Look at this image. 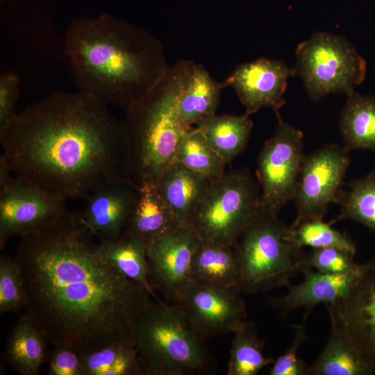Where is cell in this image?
I'll use <instances>...</instances> for the list:
<instances>
[{
    "label": "cell",
    "mask_w": 375,
    "mask_h": 375,
    "mask_svg": "<svg viewBox=\"0 0 375 375\" xmlns=\"http://www.w3.org/2000/svg\"><path fill=\"white\" fill-rule=\"evenodd\" d=\"M210 181L174 162L165 170L156 186L176 223L188 225Z\"/></svg>",
    "instance_id": "cell-19"
},
{
    "label": "cell",
    "mask_w": 375,
    "mask_h": 375,
    "mask_svg": "<svg viewBox=\"0 0 375 375\" xmlns=\"http://www.w3.org/2000/svg\"><path fill=\"white\" fill-rule=\"evenodd\" d=\"M260 188L247 168L210 180L189 226L199 241L233 246L260 208Z\"/></svg>",
    "instance_id": "cell-7"
},
{
    "label": "cell",
    "mask_w": 375,
    "mask_h": 375,
    "mask_svg": "<svg viewBox=\"0 0 375 375\" xmlns=\"http://www.w3.org/2000/svg\"><path fill=\"white\" fill-rule=\"evenodd\" d=\"M295 75L302 79L309 97L317 101L324 95H347L365 79L367 65L345 38L316 32L296 49Z\"/></svg>",
    "instance_id": "cell-8"
},
{
    "label": "cell",
    "mask_w": 375,
    "mask_h": 375,
    "mask_svg": "<svg viewBox=\"0 0 375 375\" xmlns=\"http://www.w3.org/2000/svg\"><path fill=\"white\" fill-rule=\"evenodd\" d=\"M138 192V188L133 183L113 182L86 197L81 217L99 242L114 240L123 235Z\"/></svg>",
    "instance_id": "cell-17"
},
{
    "label": "cell",
    "mask_w": 375,
    "mask_h": 375,
    "mask_svg": "<svg viewBox=\"0 0 375 375\" xmlns=\"http://www.w3.org/2000/svg\"><path fill=\"white\" fill-rule=\"evenodd\" d=\"M199 242L189 225L176 224L148 244L149 280L167 301L176 303L193 281L192 262Z\"/></svg>",
    "instance_id": "cell-14"
},
{
    "label": "cell",
    "mask_w": 375,
    "mask_h": 375,
    "mask_svg": "<svg viewBox=\"0 0 375 375\" xmlns=\"http://www.w3.org/2000/svg\"><path fill=\"white\" fill-rule=\"evenodd\" d=\"M19 76L12 72L0 76V128L16 115L15 105L19 94Z\"/></svg>",
    "instance_id": "cell-36"
},
{
    "label": "cell",
    "mask_w": 375,
    "mask_h": 375,
    "mask_svg": "<svg viewBox=\"0 0 375 375\" xmlns=\"http://www.w3.org/2000/svg\"><path fill=\"white\" fill-rule=\"evenodd\" d=\"M165 78L173 94L176 116L185 130L215 115L223 88L202 65L181 60L169 66Z\"/></svg>",
    "instance_id": "cell-15"
},
{
    "label": "cell",
    "mask_w": 375,
    "mask_h": 375,
    "mask_svg": "<svg viewBox=\"0 0 375 375\" xmlns=\"http://www.w3.org/2000/svg\"><path fill=\"white\" fill-rule=\"evenodd\" d=\"M108 106L81 90L53 92L0 128L1 156L14 176L66 200L133 183L124 122Z\"/></svg>",
    "instance_id": "cell-2"
},
{
    "label": "cell",
    "mask_w": 375,
    "mask_h": 375,
    "mask_svg": "<svg viewBox=\"0 0 375 375\" xmlns=\"http://www.w3.org/2000/svg\"><path fill=\"white\" fill-rule=\"evenodd\" d=\"M307 375H372L348 337L331 323L328 341L317 359L308 366Z\"/></svg>",
    "instance_id": "cell-25"
},
{
    "label": "cell",
    "mask_w": 375,
    "mask_h": 375,
    "mask_svg": "<svg viewBox=\"0 0 375 375\" xmlns=\"http://www.w3.org/2000/svg\"><path fill=\"white\" fill-rule=\"evenodd\" d=\"M47 340L25 315L11 330L5 350L10 367L22 375H37L44 362Z\"/></svg>",
    "instance_id": "cell-22"
},
{
    "label": "cell",
    "mask_w": 375,
    "mask_h": 375,
    "mask_svg": "<svg viewBox=\"0 0 375 375\" xmlns=\"http://www.w3.org/2000/svg\"><path fill=\"white\" fill-rule=\"evenodd\" d=\"M265 341L258 334L253 322L244 321L233 333L228 375H256L274 361L263 353Z\"/></svg>",
    "instance_id": "cell-28"
},
{
    "label": "cell",
    "mask_w": 375,
    "mask_h": 375,
    "mask_svg": "<svg viewBox=\"0 0 375 375\" xmlns=\"http://www.w3.org/2000/svg\"><path fill=\"white\" fill-rule=\"evenodd\" d=\"M325 306L331 323L348 337L375 375V258L362 263L345 295Z\"/></svg>",
    "instance_id": "cell-12"
},
{
    "label": "cell",
    "mask_w": 375,
    "mask_h": 375,
    "mask_svg": "<svg viewBox=\"0 0 375 375\" xmlns=\"http://www.w3.org/2000/svg\"><path fill=\"white\" fill-rule=\"evenodd\" d=\"M356 253L334 247L315 248L306 253L303 267L315 268L326 274H340L355 269L359 263L354 260Z\"/></svg>",
    "instance_id": "cell-33"
},
{
    "label": "cell",
    "mask_w": 375,
    "mask_h": 375,
    "mask_svg": "<svg viewBox=\"0 0 375 375\" xmlns=\"http://www.w3.org/2000/svg\"><path fill=\"white\" fill-rule=\"evenodd\" d=\"M362 268L360 264L355 269L340 274H326L303 267L301 272L304 280L299 285L289 284L284 295L268 299L270 306L285 318L298 308L309 312L320 303H331L342 297L351 288Z\"/></svg>",
    "instance_id": "cell-18"
},
{
    "label": "cell",
    "mask_w": 375,
    "mask_h": 375,
    "mask_svg": "<svg viewBox=\"0 0 375 375\" xmlns=\"http://www.w3.org/2000/svg\"><path fill=\"white\" fill-rule=\"evenodd\" d=\"M64 49L79 90L124 112L151 92L169 67L157 38L108 14L74 19Z\"/></svg>",
    "instance_id": "cell-3"
},
{
    "label": "cell",
    "mask_w": 375,
    "mask_h": 375,
    "mask_svg": "<svg viewBox=\"0 0 375 375\" xmlns=\"http://www.w3.org/2000/svg\"><path fill=\"white\" fill-rule=\"evenodd\" d=\"M210 147L227 165L245 148L253 128L250 115H214L195 125Z\"/></svg>",
    "instance_id": "cell-21"
},
{
    "label": "cell",
    "mask_w": 375,
    "mask_h": 375,
    "mask_svg": "<svg viewBox=\"0 0 375 375\" xmlns=\"http://www.w3.org/2000/svg\"><path fill=\"white\" fill-rule=\"evenodd\" d=\"M24 311L48 342L79 353L118 341L134 342L135 322L156 298L103 256L80 212L66 210L22 237Z\"/></svg>",
    "instance_id": "cell-1"
},
{
    "label": "cell",
    "mask_w": 375,
    "mask_h": 375,
    "mask_svg": "<svg viewBox=\"0 0 375 375\" xmlns=\"http://www.w3.org/2000/svg\"><path fill=\"white\" fill-rule=\"evenodd\" d=\"M239 267L237 288L251 294L288 286L303 268L305 253L290 226L260 207L233 245Z\"/></svg>",
    "instance_id": "cell-6"
},
{
    "label": "cell",
    "mask_w": 375,
    "mask_h": 375,
    "mask_svg": "<svg viewBox=\"0 0 375 375\" xmlns=\"http://www.w3.org/2000/svg\"><path fill=\"white\" fill-rule=\"evenodd\" d=\"M175 162L210 180L221 176L226 172V164L196 127L188 130L182 137Z\"/></svg>",
    "instance_id": "cell-30"
},
{
    "label": "cell",
    "mask_w": 375,
    "mask_h": 375,
    "mask_svg": "<svg viewBox=\"0 0 375 375\" xmlns=\"http://www.w3.org/2000/svg\"><path fill=\"white\" fill-rule=\"evenodd\" d=\"M142 375H198L214 371L213 362L179 306L153 300L133 332Z\"/></svg>",
    "instance_id": "cell-4"
},
{
    "label": "cell",
    "mask_w": 375,
    "mask_h": 375,
    "mask_svg": "<svg viewBox=\"0 0 375 375\" xmlns=\"http://www.w3.org/2000/svg\"><path fill=\"white\" fill-rule=\"evenodd\" d=\"M79 354L83 375H142L131 341L112 342Z\"/></svg>",
    "instance_id": "cell-26"
},
{
    "label": "cell",
    "mask_w": 375,
    "mask_h": 375,
    "mask_svg": "<svg viewBox=\"0 0 375 375\" xmlns=\"http://www.w3.org/2000/svg\"><path fill=\"white\" fill-rule=\"evenodd\" d=\"M276 115V131L259 154L256 175L260 207L278 215L293 199L306 155L303 133L285 123L279 112Z\"/></svg>",
    "instance_id": "cell-9"
},
{
    "label": "cell",
    "mask_w": 375,
    "mask_h": 375,
    "mask_svg": "<svg viewBox=\"0 0 375 375\" xmlns=\"http://www.w3.org/2000/svg\"><path fill=\"white\" fill-rule=\"evenodd\" d=\"M193 280L236 287L239 267L233 246L200 241L192 262Z\"/></svg>",
    "instance_id": "cell-24"
},
{
    "label": "cell",
    "mask_w": 375,
    "mask_h": 375,
    "mask_svg": "<svg viewBox=\"0 0 375 375\" xmlns=\"http://www.w3.org/2000/svg\"><path fill=\"white\" fill-rule=\"evenodd\" d=\"M99 244L103 256L122 275L158 298L149 280L147 244L124 234Z\"/></svg>",
    "instance_id": "cell-27"
},
{
    "label": "cell",
    "mask_w": 375,
    "mask_h": 375,
    "mask_svg": "<svg viewBox=\"0 0 375 375\" xmlns=\"http://www.w3.org/2000/svg\"><path fill=\"white\" fill-rule=\"evenodd\" d=\"M241 294L236 287L193 280L176 303L205 340L233 333L246 320V304Z\"/></svg>",
    "instance_id": "cell-11"
},
{
    "label": "cell",
    "mask_w": 375,
    "mask_h": 375,
    "mask_svg": "<svg viewBox=\"0 0 375 375\" xmlns=\"http://www.w3.org/2000/svg\"><path fill=\"white\" fill-rule=\"evenodd\" d=\"M292 76H295L294 68L281 60L262 58L238 65L222 85L235 90L245 113L251 115L267 107L276 114L285 103L283 94Z\"/></svg>",
    "instance_id": "cell-16"
},
{
    "label": "cell",
    "mask_w": 375,
    "mask_h": 375,
    "mask_svg": "<svg viewBox=\"0 0 375 375\" xmlns=\"http://www.w3.org/2000/svg\"><path fill=\"white\" fill-rule=\"evenodd\" d=\"M25 294L20 267L15 258H0V313L20 312L24 309Z\"/></svg>",
    "instance_id": "cell-32"
},
{
    "label": "cell",
    "mask_w": 375,
    "mask_h": 375,
    "mask_svg": "<svg viewBox=\"0 0 375 375\" xmlns=\"http://www.w3.org/2000/svg\"><path fill=\"white\" fill-rule=\"evenodd\" d=\"M331 224L319 219L304 222L294 228H290L292 236L301 248L334 247L356 253V247L353 240L347 233L333 228Z\"/></svg>",
    "instance_id": "cell-31"
},
{
    "label": "cell",
    "mask_w": 375,
    "mask_h": 375,
    "mask_svg": "<svg viewBox=\"0 0 375 375\" xmlns=\"http://www.w3.org/2000/svg\"><path fill=\"white\" fill-rule=\"evenodd\" d=\"M339 202L340 210L331 223L349 219L375 232V167L365 176L352 180Z\"/></svg>",
    "instance_id": "cell-29"
},
{
    "label": "cell",
    "mask_w": 375,
    "mask_h": 375,
    "mask_svg": "<svg viewBox=\"0 0 375 375\" xmlns=\"http://www.w3.org/2000/svg\"><path fill=\"white\" fill-rule=\"evenodd\" d=\"M124 113L130 178L138 188L156 185L175 162L178 146L188 131L176 116L165 76Z\"/></svg>",
    "instance_id": "cell-5"
},
{
    "label": "cell",
    "mask_w": 375,
    "mask_h": 375,
    "mask_svg": "<svg viewBox=\"0 0 375 375\" xmlns=\"http://www.w3.org/2000/svg\"><path fill=\"white\" fill-rule=\"evenodd\" d=\"M351 161L349 152L335 144L305 156L292 199L297 214L291 228L304 222L323 220L330 205L339 203Z\"/></svg>",
    "instance_id": "cell-10"
},
{
    "label": "cell",
    "mask_w": 375,
    "mask_h": 375,
    "mask_svg": "<svg viewBox=\"0 0 375 375\" xmlns=\"http://www.w3.org/2000/svg\"><path fill=\"white\" fill-rule=\"evenodd\" d=\"M14 175L3 156H0V189L7 185Z\"/></svg>",
    "instance_id": "cell-37"
},
{
    "label": "cell",
    "mask_w": 375,
    "mask_h": 375,
    "mask_svg": "<svg viewBox=\"0 0 375 375\" xmlns=\"http://www.w3.org/2000/svg\"><path fill=\"white\" fill-rule=\"evenodd\" d=\"M49 362V375H83L79 352L70 345L53 344Z\"/></svg>",
    "instance_id": "cell-35"
},
{
    "label": "cell",
    "mask_w": 375,
    "mask_h": 375,
    "mask_svg": "<svg viewBox=\"0 0 375 375\" xmlns=\"http://www.w3.org/2000/svg\"><path fill=\"white\" fill-rule=\"evenodd\" d=\"M342 148L375 153V97L353 91L347 95L340 119Z\"/></svg>",
    "instance_id": "cell-23"
},
{
    "label": "cell",
    "mask_w": 375,
    "mask_h": 375,
    "mask_svg": "<svg viewBox=\"0 0 375 375\" xmlns=\"http://www.w3.org/2000/svg\"><path fill=\"white\" fill-rule=\"evenodd\" d=\"M66 199L14 176L0 189V249L9 238L22 237L53 221L66 210Z\"/></svg>",
    "instance_id": "cell-13"
},
{
    "label": "cell",
    "mask_w": 375,
    "mask_h": 375,
    "mask_svg": "<svg viewBox=\"0 0 375 375\" xmlns=\"http://www.w3.org/2000/svg\"><path fill=\"white\" fill-rule=\"evenodd\" d=\"M176 224L156 185L146 184L138 188V196L123 234L148 246Z\"/></svg>",
    "instance_id": "cell-20"
},
{
    "label": "cell",
    "mask_w": 375,
    "mask_h": 375,
    "mask_svg": "<svg viewBox=\"0 0 375 375\" xmlns=\"http://www.w3.org/2000/svg\"><path fill=\"white\" fill-rule=\"evenodd\" d=\"M308 339L305 323L294 326L292 344L272 363L270 375H307L308 366L298 357V351Z\"/></svg>",
    "instance_id": "cell-34"
}]
</instances>
